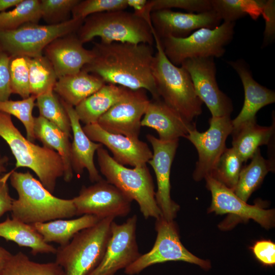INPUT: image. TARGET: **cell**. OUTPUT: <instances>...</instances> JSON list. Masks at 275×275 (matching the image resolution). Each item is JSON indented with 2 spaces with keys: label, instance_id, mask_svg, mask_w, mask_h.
<instances>
[{
  "label": "cell",
  "instance_id": "6da1fadb",
  "mask_svg": "<svg viewBox=\"0 0 275 275\" xmlns=\"http://www.w3.org/2000/svg\"><path fill=\"white\" fill-rule=\"evenodd\" d=\"M95 57L81 70L98 76L105 84L130 90L144 89L152 99H160L152 73L154 54L147 44L95 42Z\"/></svg>",
  "mask_w": 275,
  "mask_h": 275
},
{
  "label": "cell",
  "instance_id": "7a4b0ae2",
  "mask_svg": "<svg viewBox=\"0 0 275 275\" xmlns=\"http://www.w3.org/2000/svg\"><path fill=\"white\" fill-rule=\"evenodd\" d=\"M13 170L10 180L18 198L14 199L12 217L29 224L42 223L76 215L73 199L54 196L29 172Z\"/></svg>",
  "mask_w": 275,
  "mask_h": 275
},
{
  "label": "cell",
  "instance_id": "3957f363",
  "mask_svg": "<svg viewBox=\"0 0 275 275\" xmlns=\"http://www.w3.org/2000/svg\"><path fill=\"white\" fill-rule=\"evenodd\" d=\"M152 32L156 48L152 73L160 98L183 119L194 122L202 112L203 102L195 92L188 72L170 61L153 28Z\"/></svg>",
  "mask_w": 275,
  "mask_h": 275
},
{
  "label": "cell",
  "instance_id": "277c9868",
  "mask_svg": "<svg viewBox=\"0 0 275 275\" xmlns=\"http://www.w3.org/2000/svg\"><path fill=\"white\" fill-rule=\"evenodd\" d=\"M0 137L8 144L15 158V169H30L43 186L53 193L57 179L63 177L64 172L62 160L58 153L29 141L14 125L11 115L1 111Z\"/></svg>",
  "mask_w": 275,
  "mask_h": 275
},
{
  "label": "cell",
  "instance_id": "5b68a950",
  "mask_svg": "<svg viewBox=\"0 0 275 275\" xmlns=\"http://www.w3.org/2000/svg\"><path fill=\"white\" fill-rule=\"evenodd\" d=\"M152 28L133 13L117 10L89 16L77 31V36L83 44L98 37L104 43L126 42L152 46Z\"/></svg>",
  "mask_w": 275,
  "mask_h": 275
},
{
  "label": "cell",
  "instance_id": "8992f818",
  "mask_svg": "<svg viewBox=\"0 0 275 275\" xmlns=\"http://www.w3.org/2000/svg\"><path fill=\"white\" fill-rule=\"evenodd\" d=\"M96 152L100 171L106 180L135 201L145 219L162 216L155 200L152 177L146 164L128 168L115 161L103 146Z\"/></svg>",
  "mask_w": 275,
  "mask_h": 275
},
{
  "label": "cell",
  "instance_id": "52a82bcc",
  "mask_svg": "<svg viewBox=\"0 0 275 275\" xmlns=\"http://www.w3.org/2000/svg\"><path fill=\"white\" fill-rule=\"evenodd\" d=\"M114 217L101 219L77 233L69 243L57 250L55 262L65 275H88L100 263L111 234Z\"/></svg>",
  "mask_w": 275,
  "mask_h": 275
},
{
  "label": "cell",
  "instance_id": "ba28073f",
  "mask_svg": "<svg viewBox=\"0 0 275 275\" xmlns=\"http://www.w3.org/2000/svg\"><path fill=\"white\" fill-rule=\"evenodd\" d=\"M235 22H225L214 29L201 28L185 38L160 39L164 53L170 61L180 66L195 58H220L232 40Z\"/></svg>",
  "mask_w": 275,
  "mask_h": 275
},
{
  "label": "cell",
  "instance_id": "9c48e42d",
  "mask_svg": "<svg viewBox=\"0 0 275 275\" xmlns=\"http://www.w3.org/2000/svg\"><path fill=\"white\" fill-rule=\"evenodd\" d=\"M84 21L72 18L57 24L29 23L13 30H0V48L12 58L40 57L49 43L58 38L75 33Z\"/></svg>",
  "mask_w": 275,
  "mask_h": 275
},
{
  "label": "cell",
  "instance_id": "30bf717a",
  "mask_svg": "<svg viewBox=\"0 0 275 275\" xmlns=\"http://www.w3.org/2000/svg\"><path fill=\"white\" fill-rule=\"evenodd\" d=\"M155 228L157 236L153 246L127 267L125 273L138 274L150 266L168 261H184L196 264L205 270L211 267L209 261L197 257L183 246L173 221H168L161 216L156 219Z\"/></svg>",
  "mask_w": 275,
  "mask_h": 275
},
{
  "label": "cell",
  "instance_id": "8fae6325",
  "mask_svg": "<svg viewBox=\"0 0 275 275\" xmlns=\"http://www.w3.org/2000/svg\"><path fill=\"white\" fill-rule=\"evenodd\" d=\"M208 122L209 128L206 131L200 132L196 127L185 137L194 145L198 153L193 173V178L197 181L210 174L227 148L226 140L233 131L230 116H211Z\"/></svg>",
  "mask_w": 275,
  "mask_h": 275
},
{
  "label": "cell",
  "instance_id": "7c38bea8",
  "mask_svg": "<svg viewBox=\"0 0 275 275\" xmlns=\"http://www.w3.org/2000/svg\"><path fill=\"white\" fill-rule=\"evenodd\" d=\"M73 200L76 215L90 214L101 219L126 216L131 211L132 201L103 179L89 186H82Z\"/></svg>",
  "mask_w": 275,
  "mask_h": 275
},
{
  "label": "cell",
  "instance_id": "4fadbf2b",
  "mask_svg": "<svg viewBox=\"0 0 275 275\" xmlns=\"http://www.w3.org/2000/svg\"><path fill=\"white\" fill-rule=\"evenodd\" d=\"M150 101L145 90L126 88L121 98L97 123L110 133L139 139L141 121Z\"/></svg>",
  "mask_w": 275,
  "mask_h": 275
},
{
  "label": "cell",
  "instance_id": "5bb4252c",
  "mask_svg": "<svg viewBox=\"0 0 275 275\" xmlns=\"http://www.w3.org/2000/svg\"><path fill=\"white\" fill-rule=\"evenodd\" d=\"M137 220V216L134 215L122 224L112 222L111 236L102 259L88 275H115L140 256L136 240Z\"/></svg>",
  "mask_w": 275,
  "mask_h": 275
},
{
  "label": "cell",
  "instance_id": "9a60e30c",
  "mask_svg": "<svg viewBox=\"0 0 275 275\" xmlns=\"http://www.w3.org/2000/svg\"><path fill=\"white\" fill-rule=\"evenodd\" d=\"M180 66L189 73L196 94L212 117L230 116L233 110L232 101L219 89L214 58L189 59Z\"/></svg>",
  "mask_w": 275,
  "mask_h": 275
},
{
  "label": "cell",
  "instance_id": "2e32d148",
  "mask_svg": "<svg viewBox=\"0 0 275 275\" xmlns=\"http://www.w3.org/2000/svg\"><path fill=\"white\" fill-rule=\"evenodd\" d=\"M146 138L153 149L152 157L148 163L152 167L156 176L157 189L155 192V200L162 217L167 221H172L180 208L172 200L170 194L171 169L179 141L163 142L150 134Z\"/></svg>",
  "mask_w": 275,
  "mask_h": 275
},
{
  "label": "cell",
  "instance_id": "e0dca14e",
  "mask_svg": "<svg viewBox=\"0 0 275 275\" xmlns=\"http://www.w3.org/2000/svg\"><path fill=\"white\" fill-rule=\"evenodd\" d=\"M151 20L153 30L160 39L168 37L185 38L201 28L214 29L219 26L222 20L213 10L197 13L171 9L152 12Z\"/></svg>",
  "mask_w": 275,
  "mask_h": 275
},
{
  "label": "cell",
  "instance_id": "ac0fdd59",
  "mask_svg": "<svg viewBox=\"0 0 275 275\" xmlns=\"http://www.w3.org/2000/svg\"><path fill=\"white\" fill-rule=\"evenodd\" d=\"M206 187L211 192L212 201L209 209L218 214L230 213L243 220L252 219L265 228L273 226V210H266L258 204L249 205L238 198L233 190L209 175L205 177Z\"/></svg>",
  "mask_w": 275,
  "mask_h": 275
},
{
  "label": "cell",
  "instance_id": "d6986e66",
  "mask_svg": "<svg viewBox=\"0 0 275 275\" xmlns=\"http://www.w3.org/2000/svg\"><path fill=\"white\" fill-rule=\"evenodd\" d=\"M82 129L91 140L107 147L113 159L122 165L134 167L145 165L152 157L147 144L139 139L110 133L97 123L85 125Z\"/></svg>",
  "mask_w": 275,
  "mask_h": 275
},
{
  "label": "cell",
  "instance_id": "ffe728a7",
  "mask_svg": "<svg viewBox=\"0 0 275 275\" xmlns=\"http://www.w3.org/2000/svg\"><path fill=\"white\" fill-rule=\"evenodd\" d=\"M43 53L52 64L58 79L78 73L95 57L92 49L83 46L75 33L55 39L45 48Z\"/></svg>",
  "mask_w": 275,
  "mask_h": 275
},
{
  "label": "cell",
  "instance_id": "44dd1931",
  "mask_svg": "<svg viewBox=\"0 0 275 275\" xmlns=\"http://www.w3.org/2000/svg\"><path fill=\"white\" fill-rule=\"evenodd\" d=\"M141 126L155 129L159 139L163 142L179 141L196 128L195 122H189L167 105L161 99L151 100L141 121Z\"/></svg>",
  "mask_w": 275,
  "mask_h": 275
},
{
  "label": "cell",
  "instance_id": "7402d4cb",
  "mask_svg": "<svg viewBox=\"0 0 275 275\" xmlns=\"http://www.w3.org/2000/svg\"><path fill=\"white\" fill-rule=\"evenodd\" d=\"M228 63L237 72L242 82L244 99L243 106L237 116L232 120L233 129L248 121L256 119V114L263 107L275 102V92L258 83L243 60L229 61Z\"/></svg>",
  "mask_w": 275,
  "mask_h": 275
},
{
  "label": "cell",
  "instance_id": "603a6c76",
  "mask_svg": "<svg viewBox=\"0 0 275 275\" xmlns=\"http://www.w3.org/2000/svg\"><path fill=\"white\" fill-rule=\"evenodd\" d=\"M69 118L73 141L71 147V161L73 172L80 176L86 169L92 182H96L102 178L94 162V155L102 147L100 143L91 140L85 133L74 107L60 98Z\"/></svg>",
  "mask_w": 275,
  "mask_h": 275
},
{
  "label": "cell",
  "instance_id": "cb8c5ba5",
  "mask_svg": "<svg viewBox=\"0 0 275 275\" xmlns=\"http://www.w3.org/2000/svg\"><path fill=\"white\" fill-rule=\"evenodd\" d=\"M274 130V121L269 126L258 125L257 118L245 122L233 129L232 148L243 162H246L260 146H269L272 143Z\"/></svg>",
  "mask_w": 275,
  "mask_h": 275
},
{
  "label": "cell",
  "instance_id": "d4e9b609",
  "mask_svg": "<svg viewBox=\"0 0 275 275\" xmlns=\"http://www.w3.org/2000/svg\"><path fill=\"white\" fill-rule=\"evenodd\" d=\"M105 84L98 76L81 70L58 78L53 91L64 102L74 107Z\"/></svg>",
  "mask_w": 275,
  "mask_h": 275
},
{
  "label": "cell",
  "instance_id": "484cf974",
  "mask_svg": "<svg viewBox=\"0 0 275 275\" xmlns=\"http://www.w3.org/2000/svg\"><path fill=\"white\" fill-rule=\"evenodd\" d=\"M34 134L43 146L53 150L60 156L64 166L63 179L69 182L73 177L71 161L70 136L59 127L39 116L35 117Z\"/></svg>",
  "mask_w": 275,
  "mask_h": 275
},
{
  "label": "cell",
  "instance_id": "4316f807",
  "mask_svg": "<svg viewBox=\"0 0 275 275\" xmlns=\"http://www.w3.org/2000/svg\"><path fill=\"white\" fill-rule=\"evenodd\" d=\"M0 237L11 241L20 246L31 249L34 256L39 254H56L57 249L44 241L42 235L32 224L8 217L0 223Z\"/></svg>",
  "mask_w": 275,
  "mask_h": 275
},
{
  "label": "cell",
  "instance_id": "83f0119b",
  "mask_svg": "<svg viewBox=\"0 0 275 275\" xmlns=\"http://www.w3.org/2000/svg\"><path fill=\"white\" fill-rule=\"evenodd\" d=\"M126 89L105 84L74 107L79 121L85 125L97 123L99 119L121 98Z\"/></svg>",
  "mask_w": 275,
  "mask_h": 275
},
{
  "label": "cell",
  "instance_id": "f1b7e54d",
  "mask_svg": "<svg viewBox=\"0 0 275 275\" xmlns=\"http://www.w3.org/2000/svg\"><path fill=\"white\" fill-rule=\"evenodd\" d=\"M101 219L93 215L84 214L72 219H57L32 225L42 235L45 242H54L64 246L77 233L95 225Z\"/></svg>",
  "mask_w": 275,
  "mask_h": 275
},
{
  "label": "cell",
  "instance_id": "f546056e",
  "mask_svg": "<svg viewBox=\"0 0 275 275\" xmlns=\"http://www.w3.org/2000/svg\"><path fill=\"white\" fill-rule=\"evenodd\" d=\"M251 159L249 164L242 167L234 190L235 194L245 202L260 185L267 173L274 170V162L271 159H265L260 148Z\"/></svg>",
  "mask_w": 275,
  "mask_h": 275
},
{
  "label": "cell",
  "instance_id": "4dcf8cb0",
  "mask_svg": "<svg viewBox=\"0 0 275 275\" xmlns=\"http://www.w3.org/2000/svg\"><path fill=\"white\" fill-rule=\"evenodd\" d=\"M25 58L29 71L31 95L37 97L53 91L58 77L50 61L43 55Z\"/></svg>",
  "mask_w": 275,
  "mask_h": 275
},
{
  "label": "cell",
  "instance_id": "1f68e13d",
  "mask_svg": "<svg viewBox=\"0 0 275 275\" xmlns=\"http://www.w3.org/2000/svg\"><path fill=\"white\" fill-rule=\"evenodd\" d=\"M265 2L258 0H211L212 10L225 22H235L247 15L257 20L262 14Z\"/></svg>",
  "mask_w": 275,
  "mask_h": 275
},
{
  "label": "cell",
  "instance_id": "d6a6232c",
  "mask_svg": "<svg viewBox=\"0 0 275 275\" xmlns=\"http://www.w3.org/2000/svg\"><path fill=\"white\" fill-rule=\"evenodd\" d=\"M1 275H65L63 268L57 263H40L31 260L19 252L12 255Z\"/></svg>",
  "mask_w": 275,
  "mask_h": 275
},
{
  "label": "cell",
  "instance_id": "836d02e7",
  "mask_svg": "<svg viewBox=\"0 0 275 275\" xmlns=\"http://www.w3.org/2000/svg\"><path fill=\"white\" fill-rule=\"evenodd\" d=\"M42 18L40 0H22L11 11L0 13V30H13Z\"/></svg>",
  "mask_w": 275,
  "mask_h": 275
},
{
  "label": "cell",
  "instance_id": "e575fe53",
  "mask_svg": "<svg viewBox=\"0 0 275 275\" xmlns=\"http://www.w3.org/2000/svg\"><path fill=\"white\" fill-rule=\"evenodd\" d=\"M36 105L40 116L59 127L71 137V124L68 115L53 91L36 97Z\"/></svg>",
  "mask_w": 275,
  "mask_h": 275
},
{
  "label": "cell",
  "instance_id": "d590c367",
  "mask_svg": "<svg viewBox=\"0 0 275 275\" xmlns=\"http://www.w3.org/2000/svg\"><path fill=\"white\" fill-rule=\"evenodd\" d=\"M242 163L232 147L226 148L209 175L234 191Z\"/></svg>",
  "mask_w": 275,
  "mask_h": 275
},
{
  "label": "cell",
  "instance_id": "8d00e7d4",
  "mask_svg": "<svg viewBox=\"0 0 275 275\" xmlns=\"http://www.w3.org/2000/svg\"><path fill=\"white\" fill-rule=\"evenodd\" d=\"M36 96L31 95L20 100L9 99L0 101V111L17 118L25 127L26 139L33 143L36 140L34 134L35 117L32 113L36 105Z\"/></svg>",
  "mask_w": 275,
  "mask_h": 275
},
{
  "label": "cell",
  "instance_id": "74e56055",
  "mask_svg": "<svg viewBox=\"0 0 275 275\" xmlns=\"http://www.w3.org/2000/svg\"><path fill=\"white\" fill-rule=\"evenodd\" d=\"M127 7L126 0L80 1L72 11V18L84 20L93 14L124 10Z\"/></svg>",
  "mask_w": 275,
  "mask_h": 275
},
{
  "label": "cell",
  "instance_id": "f35d334b",
  "mask_svg": "<svg viewBox=\"0 0 275 275\" xmlns=\"http://www.w3.org/2000/svg\"><path fill=\"white\" fill-rule=\"evenodd\" d=\"M79 0H40L42 18L48 24H57L70 18L69 16Z\"/></svg>",
  "mask_w": 275,
  "mask_h": 275
},
{
  "label": "cell",
  "instance_id": "ab89813d",
  "mask_svg": "<svg viewBox=\"0 0 275 275\" xmlns=\"http://www.w3.org/2000/svg\"><path fill=\"white\" fill-rule=\"evenodd\" d=\"M10 86L12 93L16 94L22 99L31 95L29 71L25 57L12 58L10 66Z\"/></svg>",
  "mask_w": 275,
  "mask_h": 275
},
{
  "label": "cell",
  "instance_id": "60d3db41",
  "mask_svg": "<svg viewBox=\"0 0 275 275\" xmlns=\"http://www.w3.org/2000/svg\"><path fill=\"white\" fill-rule=\"evenodd\" d=\"M152 12L179 8L188 13H202L212 10L211 0H151Z\"/></svg>",
  "mask_w": 275,
  "mask_h": 275
},
{
  "label": "cell",
  "instance_id": "b9f144b4",
  "mask_svg": "<svg viewBox=\"0 0 275 275\" xmlns=\"http://www.w3.org/2000/svg\"><path fill=\"white\" fill-rule=\"evenodd\" d=\"M11 59L12 57L0 48V101L9 100L12 94L10 73Z\"/></svg>",
  "mask_w": 275,
  "mask_h": 275
},
{
  "label": "cell",
  "instance_id": "7bdbcfd3",
  "mask_svg": "<svg viewBox=\"0 0 275 275\" xmlns=\"http://www.w3.org/2000/svg\"><path fill=\"white\" fill-rule=\"evenodd\" d=\"M262 15L265 21L262 47H265L275 38V1H265Z\"/></svg>",
  "mask_w": 275,
  "mask_h": 275
},
{
  "label": "cell",
  "instance_id": "ee69618b",
  "mask_svg": "<svg viewBox=\"0 0 275 275\" xmlns=\"http://www.w3.org/2000/svg\"><path fill=\"white\" fill-rule=\"evenodd\" d=\"M251 249L256 259L262 264L268 266L275 264V244L271 240L257 241Z\"/></svg>",
  "mask_w": 275,
  "mask_h": 275
},
{
  "label": "cell",
  "instance_id": "f6af8a7d",
  "mask_svg": "<svg viewBox=\"0 0 275 275\" xmlns=\"http://www.w3.org/2000/svg\"><path fill=\"white\" fill-rule=\"evenodd\" d=\"M13 170L0 176V217L12 211L14 199L10 195L8 181Z\"/></svg>",
  "mask_w": 275,
  "mask_h": 275
},
{
  "label": "cell",
  "instance_id": "bcb514c9",
  "mask_svg": "<svg viewBox=\"0 0 275 275\" xmlns=\"http://www.w3.org/2000/svg\"><path fill=\"white\" fill-rule=\"evenodd\" d=\"M127 7L131 8L133 14L144 20L151 27H152L151 14L152 12L151 0H126Z\"/></svg>",
  "mask_w": 275,
  "mask_h": 275
},
{
  "label": "cell",
  "instance_id": "7dc6e473",
  "mask_svg": "<svg viewBox=\"0 0 275 275\" xmlns=\"http://www.w3.org/2000/svg\"><path fill=\"white\" fill-rule=\"evenodd\" d=\"M12 255V254L6 249L0 246V275L2 274Z\"/></svg>",
  "mask_w": 275,
  "mask_h": 275
},
{
  "label": "cell",
  "instance_id": "c3c4849f",
  "mask_svg": "<svg viewBox=\"0 0 275 275\" xmlns=\"http://www.w3.org/2000/svg\"><path fill=\"white\" fill-rule=\"evenodd\" d=\"M22 0H0V13L12 7H15L19 4Z\"/></svg>",
  "mask_w": 275,
  "mask_h": 275
},
{
  "label": "cell",
  "instance_id": "681fc988",
  "mask_svg": "<svg viewBox=\"0 0 275 275\" xmlns=\"http://www.w3.org/2000/svg\"><path fill=\"white\" fill-rule=\"evenodd\" d=\"M8 161V158L6 156H2L0 153V176L6 173V165Z\"/></svg>",
  "mask_w": 275,
  "mask_h": 275
}]
</instances>
